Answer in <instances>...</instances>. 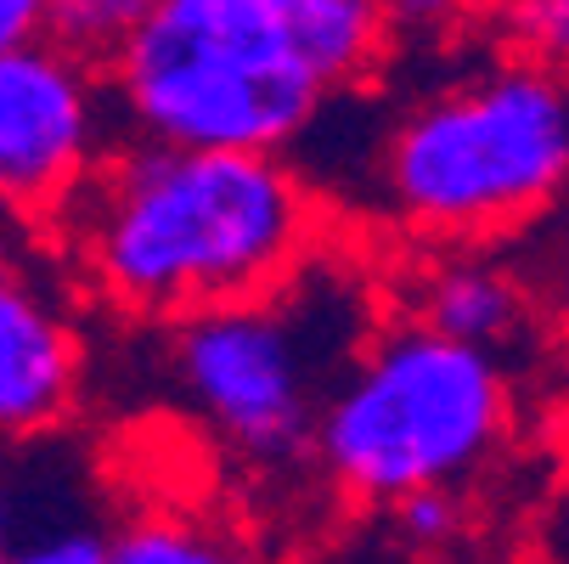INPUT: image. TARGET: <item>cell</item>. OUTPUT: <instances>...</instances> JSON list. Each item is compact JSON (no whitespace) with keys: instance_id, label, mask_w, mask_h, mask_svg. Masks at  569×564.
Listing matches in <instances>:
<instances>
[{"instance_id":"d6986e66","label":"cell","mask_w":569,"mask_h":564,"mask_svg":"<svg viewBox=\"0 0 569 564\" xmlns=\"http://www.w3.org/2000/svg\"><path fill=\"white\" fill-rule=\"evenodd\" d=\"M7 215H12V209H7V198H0V220H7Z\"/></svg>"},{"instance_id":"ba28073f","label":"cell","mask_w":569,"mask_h":564,"mask_svg":"<svg viewBox=\"0 0 569 564\" xmlns=\"http://www.w3.org/2000/svg\"><path fill=\"white\" fill-rule=\"evenodd\" d=\"M406 316L457 345H479L502 356L536 328V294L485 244H451L412 277Z\"/></svg>"},{"instance_id":"7c38bea8","label":"cell","mask_w":569,"mask_h":564,"mask_svg":"<svg viewBox=\"0 0 569 564\" xmlns=\"http://www.w3.org/2000/svg\"><path fill=\"white\" fill-rule=\"evenodd\" d=\"M491 34L508 57L569 79V0H502Z\"/></svg>"},{"instance_id":"6da1fadb","label":"cell","mask_w":569,"mask_h":564,"mask_svg":"<svg viewBox=\"0 0 569 564\" xmlns=\"http://www.w3.org/2000/svg\"><path fill=\"white\" fill-rule=\"evenodd\" d=\"M57 215L97 294L152 321L271 294L321 249V204L282 152L130 136Z\"/></svg>"},{"instance_id":"8fae6325","label":"cell","mask_w":569,"mask_h":564,"mask_svg":"<svg viewBox=\"0 0 569 564\" xmlns=\"http://www.w3.org/2000/svg\"><path fill=\"white\" fill-rule=\"evenodd\" d=\"M147 7L152 0H46V40L91 68H108L141 29Z\"/></svg>"},{"instance_id":"7a4b0ae2","label":"cell","mask_w":569,"mask_h":564,"mask_svg":"<svg viewBox=\"0 0 569 564\" xmlns=\"http://www.w3.org/2000/svg\"><path fill=\"white\" fill-rule=\"evenodd\" d=\"M563 192L569 79L508 51L406 102L378 147L383 215L435 249L508 237Z\"/></svg>"},{"instance_id":"ac0fdd59","label":"cell","mask_w":569,"mask_h":564,"mask_svg":"<svg viewBox=\"0 0 569 564\" xmlns=\"http://www.w3.org/2000/svg\"><path fill=\"white\" fill-rule=\"evenodd\" d=\"M563 334H569V294H563Z\"/></svg>"},{"instance_id":"277c9868","label":"cell","mask_w":569,"mask_h":564,"mask_svg":"<svg viewBox=\"0 0 569 564\" xmlns=\"http://www.w3.org/2000/svg\"><path fill=\"white\" fill-rule=\"evenodd\" d=\"M130 136L164 147L282 152L321 113L288 40V0H152L102 68Z\"/></svg>"},{"instance_id":"5b68a950","label":"cell","mask_w":569,"mask_h":564,"mask_svg":"<svg viewBox=\"0 0 569 564\" xmlns=\"http://www.w3.org/2000/svg\"><path fill=\"white\" fill-rule=\"evenodd\" d=\"M345 288L316 294L310 260L271 294L170 321V378L187 407L242 457L288 463L310 452L321 395L333 389Z\"/></svg>"},{"instance_id":"4fadbf2b","label":"cell","mask_w":569,"mask_h":564,"mask_svg":"<svg viewBox=\"0 0 569 564\" xmlns=\"http://www.w3.org/2000/svg\"><path fill=\"white\" fill-rule=\"evenodd\" d=\"M389 525L406 547H451L462 531H468V508H462V492L451 486H429V492H406L389 503Z\"/></svg>"},{"instance_id":"30bf717a","label":"cell","mask_w":569,"mask_h":564,"mask_svg":"<svg viewBox=\"0 0 569 564\" xmlns=\"http://www.w3.org/2000/svg\"><path fill=\"white\" fill-rule=\"evenodd\" d=\"M108 564H271V558L220 520L147 508L119 531H108Z\"/></svg>"},{"instance_id":"2e32d148","label":"cell","mask_w":569,"mask_h":564,"mask_svg":"<svg viewBox=\"0 0 569 564\" xmlns=\"http://www.w3.org/2000/svg\"><path fill=\"white\" fill-rule=\"evenodd\" d=\"M46 34V0H0V51Z\"/></svg>"},{"instance_id":"5bb4252c","label":"cell","mask_w":569,"mask_h":564,"mask_svg":"<svg viewBox=\"0 0 569 564\" xmlns=\"http://www.w3.org/2000/svg\"><path fill=\"white\" fill-rule=\"evenodd\" d=\"M0 564H108V531L97 525H46V531H29L7 542Z\"/></svg>"},{"instance_id":"9a60e30c","label":"cell","mask_w":569,"mask_h":564,"mask_svg":"<svg viewBox=\"0 0 569 564\" xmlns=\"http://www.w3.org/2000/svg\"><path fill=\"white\" fill-rule=\"evenodd\" d=\"M502 0H389L395 34H429V40H457L473 29H491Z\"/></svg>"},{"instance_id":"52a82bcc","label":"cell","mask_w":569,"mask_h":564,"mask_svg":"<svg viewBox=\"0 0 569 564\" xmlns=\"http://www.w3.org/2000/svg\"><path fill=\"white\" fill-rule=\"evenodd\" d=\"M86 345L57 294L0 249V446L34 441L73 413Z\"/></svg>"},{"instance_id":"9c48e42d","label":"cell","mask_w":569,"mask_h":564,"mask_svg":"<svg viewBox=\"0 0 569 564\" xmlns=\"http://www.w3.org/2000/svg\"><path fill=\"white\" fill-rule=\"evenodd\" d=\"M288 40L321 97L361 91L395 46L389 0H288Z\"/></svg>"},{"instance_id":"3957f363","label":"cell","mask_w":569,"mask_h":564,"mask_svg":"<svg viewBox=\"0 0 569 564\" xmlns=\"http://www.w3.org/2000/svg\"><path fill=\"white\" fill-rule=\"evenodd\" d=\"M508 424L513 389L502 356L400 316L372 328L339 367L310 452L345 497L389 508L429 486L462 492L497 457Z\"/></svg>"},{"instance_id":"e0dca14e","label":"cell","mask_w":569,"mask_h":564,"mask_svg":"<svg viewBox=\"0 0 569 564\" xmlns=\"http://www.w3.org/2000/svg\"><path fill=\"white\" fill-rule=\"evenodd\" d=\"M12 492H7V479H0V553H7V542H12Z\"/></svg>"},{"instance_id":"8992f818","label":"cell","mask_w":569,"mask_h":564,"mask_svg":"<svg viewBox=\"0 0 569 564\" xmlns=\"http://www.w3.org/2000/svg\"><path fill=\"white\" fill-rule=\"evenodd\" d=\"M108 73L57 40L0 51V198L18 215H57L108 152Z\"/></svg>"}]
</instances>
